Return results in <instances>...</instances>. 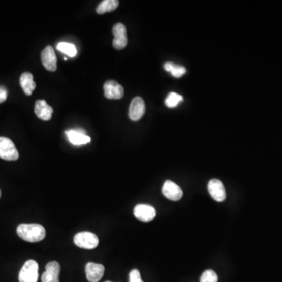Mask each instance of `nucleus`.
<instances>
[{
    "instance_id": "nucleus-6",
    "label": "nucleus",
    "mask_w": 282,
    "mask_h": 282,
    "mask_svg": "<svg viewBox=\"0 0 282 282\" xmlns=\"http://www.w3.org/2000/svg\"><path fill=\"white\" fill-rule=\"evenodd\" d=\"M145 103L140 97H136L131 101L130 110H129V117L132 121H139L144 116L145 113Z\"/></svg>"
},
{
    "instance_id": "nucleus-22",
    "label": "nucleus",
    "mask_w": 282,
    "mask_h": 282,
    "mask_svg": "<svg viewBox=\"0 0 282 282\" xmlns=\"http://www.w3.org/2000/svg\"><path fill=\"white\" fill-rule=\"evenodd\" d=\"M130 282H144L140 276V271L137 269H134L130 271Z\"/></svg>"
},
{
    "instance_id": "nucleus-11",
    "label": "nucleus",
    "mask_w": 282,
    "mask_h": 282,
    "mask_svg": "<svg viewBox=\"0 0 282 282\" xmlns=\"http://www.w3.org/2000/svg\"><path fill=\"white\" fill-rule=\"evenodd\" d=\"M42 64L46 70L55 72L56 70V56L54 50L51 46H47L42 51Z\"/></svg>"
},
{
    "instance_id": "nucleus-3",
    "label": "nucleus",
    "mask_w": 282,
    "mask_h": 282,
    "mask_svg": "<svg viewBox=\"0 0 282 282\" xmlns=\"http://www.w3.org/2000/svg\"><path fill=\"white\" fill-rule=\"evenodd\" d=\"M74 243L79 248H84V249H93L98 247L99 239L93 233L83 231L75 234V236L74 237Z\"/></svg>"
},
{
    "instance_id": "nucleus-7",
    "label": "nucleus",
    "mask_w": 282,
    "mask_h": 282,
    "mask_svg": "<svg viewBox=\"0 0 282 282\" xmlns=\"http://www.w3.org/2000/svg\"><path fill=\"white\" fill-rule=\"evenodd\" d=\"M134 215L139 221L143 222H150L156 216V210L151 205L140 204L134 208Z\"/></svg>"
},
{
    "instance_id": "nucleus-2",
    "label": "nucleus",
    "mask_w": 282,
    "mask_h": 282,
    "mask_svg": "<svg viewBox=\"0 0 282 282\" xmlns=\"http://www.w3.org/2000/svg\"><path fill=\"white\" fill-rule=\"evenodd\" d=\"M20 282H37L39 278V264L36 260L25 262L19 273Z\"/></svg>"
},
{
    "instance_id": "nucleus-19",
    "label": "nucleus",
    "mask_w": 282,
    "mask_h": 282,
    "mask_svg": "<svg viewBox=\"0 0 282 282\" xmlns=\"http://www.w3.org/2000/svg\"><path fill=\"white\" fill-rule=\"evenodd\" d=\"M56 49H57L59 51L62 52V53H65V54L70 56V57H74V56H76V54H77L76 47H75V45L72 44V43H64V42H61V43H59L58 44H57Z\"/></svg>"
},
{
    "instance_id": "nucleus-9",
    "label": "nucleus",
    "mask_w": 282,
    "mask_h": 282,
    "mask_svg": "<svg viewBox=\"0 0 282 282\" xmlns=\"http://www.w3.org/2000/svg\"><path fill=\"white\" fill-rule=\"evenodd\" d=\"M105 98L110 100H119L123 98L124 89L115 81L108 80L104 85Z\"/></svg>"
},
{
    "instance_id": "nucleus-18",
    "label": "nucleus",
    "mask_w": 282,
    "mask_h": 282,
    "mask_svg": "<svg viewBox=\"0 0 282 282\" xmlns=\"http://www.w3.org/2000/svg\"><path fill=\"white\" fill-rule=\"evenodd\" d=\"M165 70L170 72L175 78H180L186 73V70L183 66L181 65H175L171 62H168L164 65Z\"/></svg>"
},
{
    "instance_id": "nucleus-14",
    "label": "nucleus",
    "mask_w": 282,
    "mask_h": 282,
    "mask_svg": "<svg viewBox=\"0 0 282 282\" xmlns=\"http://www.w3.org/2000/svg\"><path fill=\"white\" fill-rule=\"evenodd\" d=\"M60 266L56 261H51L46 266V271L42 275V282H60Z\"/></svg>"
},
{
    "instance_id": "nucleus-10",
    "label": "nucleus",
    "mask_w": 282,
    "mask_h": 282,
    "mask_svg": "<svg viewBox=\"0 0 282 282\" xmlns=\"http://www.w3.org/2000/svg\"><path fill=\"white\" fill-rule=\"evenodd\" d=\"M163 195L169 200L179 201L183 195V190L171 180H166L162 189Z\"/></svg>"
},
{
    "instance_id": "nucleus-20",
    "label": "nucleus",
    "mask_w": 282,
    "mask_h": 282,
    "mask_svg": "<svg viewBox=\"0 0 282 282\" xmlns=\"http://www.w3.org/2000/svg\"><path fill=\"white\" fill-rule=\"evenodd\" d=\"M183 101V96H181L180 94L176 93V92H172L168 95L166 101H165V104H166L168 108H176Z\"/></svg>"
},
{
    "instance_id": "nucleus-4",
    "label": "nucleus",
    "mask_w": 282,
    "mask_h": 282,
    "mask_svg": "<svg viewBox=\"0 0 282 282\" xmlns=\"http://www.w3.org/2000/svg\"><path fill=\"white\" fill-rule=\"evenodd\" d=\"M0 158L6 161H16L18 159V151L11 139L0 137Z\"/></svg>"
},
{
    "instance_id": "nucleus-15",
    "label": "nucleus",
    "mask_w": 282,
    "mask_h": 282,
    "mask_svg": "<svg viewBox=\"0 0 282 282\" xmlns=\"http://www.w3.org/2000/svg\"><path fill=\"white\" fill-rule=\"evenodd\" d=\"M53 112V108L50 106L46 101L39 100L36 101L35 105V113L38 118L43 121H49L51 119Z\"/></svg>"
},
{
    "instance_id": "nucleus-17",
    "label": "nucleus",
    "mask_w": 282,
    "mask_h": 282,
    "mask_svg": "<svg viewBox=\"0 0 282 282\" xmlns=\"http://www.w3.org/2000/svg\"><path fill=\"white\" fill-rule=\"evenodd\" d=\"M119 5L118 0H104L97 7V13L98 14H104L105 13L111 12Z\"/></svg>"
},
{
    "instance_id": "nucleus-13",
    "label": "nucleus",
    "mask_w": 282,
    "mask_h": 282,
    "mask_svg": "<svg viewBox=\"0 0 282 282\" xmlns=\"http://www.w3.org/2000/svg\"><path fill=\"white\" fill-rule=\"evenodd\" d=\"M208 190L214 200L223 202L225 200L227 194L222 182L217 179H212L208 184Z\"/></svg>"
},
{
    "instance_id": "nucleus-12",
    "label": "nucleus",
    "mask_w": 282,
    "mask_h": 282,
    "mask_svg": "<svg viewBox=\"0 0 282 282\" xmlns=\"http://www.w3.org/2000/svg\"><path fill=\"white\" fill-rule=\"evenodd\" d=\"M105 267L99 263L89 262L86 266V278L89 282H98L105 274Z\"/></svg>"
},
{
    "instance_id": "nucleus-25",
    "label": "nucleus",
    "mask_w": 282,
    "mask_h": 282,
    "mask_svg": "<svg viewBox=\"0 0 282 282\" xmlns=\"http://www.w3.org/2000/svg\"><path fill=\"white\" fill-rule=\"evenodd\" d=\"M105 282H111V281H105Z\"/></svg>"
},
{
    "instance_id": "nucleus-16",
    "label": "nucleus",
    "mask_w": 282,
    "mask_h": 282,
    "mask_svg": "<svg viewBox=\"0 0 282 282\" xmlns=\"http://www.w3.org/2000/svg\"><path fill=\"white\" fill-rule=\"evenodd\" d=\"M20 84L24 93L27 96L33 94V91L36 89V84L33 80V74L30 72H24L20 78Z\"/></svg>"
},
{
    "instance_id": "nucleus-1",
    "label": "nucleus",
    "mask_w": 282,
    "mask_h": 282,
    "mask_svg": "<svg viewBox=\"0 0 282 282\" xmlns=\"http://www.w3.org/2000/svg\"><path fill=\"white\" fill-rule=\"evenodd\" d=\"M18 236L27 242L35 243L43 241L46 237V230L38 224H21L17 227Z\"/></svg>"
},
{
    "instance_id": "nucleus-5",
    "label": "nucleus",
    "mask_w": 282,
    "mask_h": 282,
    "mask_svg": "<svg viewBox=\"0 0 282 282\" xmlns=\"http://www.w3.org/2000/svg\"><path fill=\"white\" fill-rule=\"evenodd\" d=\"M112 33L114 34V40H113L114 47L117 50H122L125 48L128 43L126 26L121 23H118L113 27Z\"/></svg>"
},
{
    "instance_id": "nucleus-21",
    "label": "nucleus",
    "mask_w": 282,
    "mask_h": 282,
    "mask_svg": "<svg viewBox=\"0 0 282 282\" xmlns=\"http://www.w3.org/2000/svg\"><path fill=\"white\" fill-rule=\"evenodd\" d=\"M201 282H218V276L214 270H207L202 274Z\"/></svg>"
},
{
    "instance_id": "nucleus-8",
    "label": "nucleus",
    "mask_w": 282,
    "mask_h": 282,
    "mask_svg": "<svg viewBox=\"0 0 282 282\" xmlns=\"http://www.w3.org/2000/svg\"><path fill=\"white\" fill-rule=\"evenodd\" d=\"M65 134L67 135L71 144L74 145H83V144H89L91 141L90 137L86 135V132L82 129H72V130H66Z\"/></svg>"
},
{
    "instance_id": "nucleus-23",
    "label": "nucleus",
    "mask_w": 282,
    "mask_h": 282,
    "mask_svg": "<svg viewBox=\"0 0 282 282\" xmlns=\"http://www.w3.org/2000/svg\"><path fill=\"white\" fill-rule=\"evenodd\" d=\"M7 98V90L4 86H0V103L4 102Z\"/></svg>"
},
{
    "instance_id": "nucleus-24",
    "label": "nucleus",
    "mask_w": 282,
    "mask_h": 282,
    "mask_svg": "<svg viewBox=\"0 0 282 282\" xmlns=\"http://www.w3.org/2000/svg\"><path fill=\"white\" fill-rule=\"evenodd\" d=\"M0 198H1V190H0Z\"/></svg>"
}]
</instances>
